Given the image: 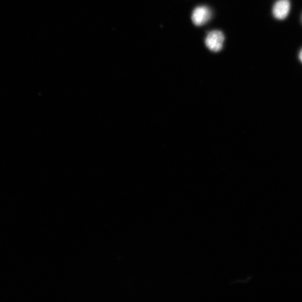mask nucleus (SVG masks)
<instances>
[{
  "label": "nucleus",
  "mask_w": 302,
  "mask_h": 302,
  "mask_svg": "<svg viewBox=\"0 0 302 302\" xmlns=\"http://www.w3.org/2000/svg\"><path fill=\"white\" fill-rule=\"evenodd\" d=\"M224 41L225 36L223 33L219 30H213L206 36L205 43L209 50L218 52L223 49Z\"/></svg>",
  "instance_id": "f257e3e1"
},
{
  "label": "nucleus",
  "mask_w": 302,
  "mask_h": 302,
  "mask_svg": "<svg viewBox=\"0 0 302 302\" xmlns=\"http://www.w3.org/2000/svg\"><path fill=\"white\" fill-rule=\"evenodd\" d=\"M212 17V11L205 6H198L193 12L192 18L196 26H202L209 21Z\"/></svg>",
  "instance_id": "f03ea898"
},
{
  "label": "nucleus",
  "mask_w": 302,
  "mask_h": 302,
  "mask_svg": "<svg viewBox=\"0 0 302 302\" xmlns=\"http://www.w3.org/2000/svg\"><path fill=\"white\" fill-rule=\"evenodd\" d=\"M299 59L301 63H302V48L299 53Z\"/></svg>",
  "instance_id": "20e7f679"
},
{
  "label": "nucleus",
  "mask_w": 302,
  "mask_h": 302,
  "mask_svg": "<svg viewBox=\"0 0 302 302\" xmlns=\"http://www.w3.org/2000/svg\"><path fill=\"white\" fill-rule=\"evenodd\" d=\"M291 3L289 0H279L273 6V16L278 20H284L291 11Z\"/></svg>",
  "instance_id": "7ed1b4c3"
}]
</instances>
